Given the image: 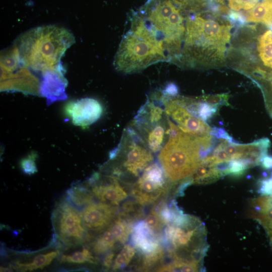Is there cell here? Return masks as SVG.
<instances>
[{
	"mask_svg": "<svg viewBox=\"0 0 272 272\" xmlns=\"http://www.w3.org/2000/svg\"><path fill=\"white\" fill-rule=\"evenodd\" d=\"M103 110L101 103L91 98L70 102L65 107V112L70 117L73 123L83 128L97 121L102 115Z\"/></svg>",
	"mask_w": 272,
	"mask_h": 272,
	"instance_id": "4fadbf2b",
	"label": "cell"
},
{
	"mask_svg": "<svg viewBox=\"0 0 272 272\" xmlns=\"http://www.w3.org/2000/svg\"><path fill=\"white\" fill-rule=\"evenodd\" d=\"M115 256V253L111 251L108 252L104 257L103 260V265L106 269H109L111 267L112 263Z\"/></svg>",
	"mask_w": 272,
	"mask_h": 272,
	"instance_id": "4dcf8cb0",
	"label": "cell"
},
{
	"mask_svg": "<svg viewBox=\"0 0 272 272\" xmlns=\"http://www.w3.org/2000/svg\"><path fill=\"white\" fill-rule=\"evenodd\" d=\"M249 217L257 221L269 236L272 247V199L264 195L254 198L250 201Z\"/></svg>",
	"mask_w": 272,
	"mask_h": 272,
	"instance_id": "9a60e30c",
	"label": "cell"
},
{
	"mask_svg": "<svg viewBox=\"0 0 272 272\" xmlns=\"http://www.w3.org/2000/svg\"><path fill=\"white\" fill-rule=\"evenodd\" d=\"M58 254V251H52L45 254H40L36 256L30 262H17L15 265V268L23 271L42 269L50 264Z\"/></svg>",
	"mask_w": 272,
	"mask_h": 272,
	"instance_id": "d6986e66",
	"label": "cell"
},
{
	"mask_svg": "<svg viewBox=\"0 0 272 272\" xmlns=\"http://www.w3.org/2000/svg\"><path fill=\"white\" fill-rule=\"evenodd\" d=\"M138 252L131 244H125L115 256L111 268L113 270H123L131 262Z\"/></svg>",
	"mask_w": 272,
	"mask_h": 272,
	"instance_id": "ffe728a7",
	"label": "cell"
},
{
	"mask_svg": "<svg viewBox=\"0 0 272 272\" xmlns=\"http://www.w3.org/2000/svg\"><path fill=\"white\" fill-rule=\"evenodd\" d=\"M175 2L180 6L185 7L187 6L192 10L193 8H195L196 6L199 3H201L203 0H174Z\"/></svg>",
	"mask_w": 272,
	"mask_h": 272,
	"instance_id": "f546056e",
	"label": "cell"
},
{
	"mask_svg": "<svg viewBox=\"0 0 272 272\" xmlns=\"http://www.w3.org/2000/svg\"><path fill=\"white\" fill-rule=\"evenodd\" d=\"M159 92L166 114L181 131L195 138L211 135L212 128L189 113L179 102L177 95H170L164 90Z\"/></svg>",
	"mask_w": 272,
	"mask_h": 272,
	"instance_id": "30bf717a",
	"label": "cell"
},
{
	"mask_svg": "<svg viewBox=\"0 0 272 272\" xmlns=\"http://www.w3.org/2000/svg\"><path fill=\"white\" fill-rule=\"evenodd\" d=\"M121 183L116 177L99 173L94 174L88 181L95 197L100 201L116 206L128 197L127 192Z\"/></svg>",
	"mask_w": 272,
	"mask_h": 272,
	"instance_id": "8fae6325",
	"label": "cell"
},
{
	"mask_svg": "<svg viewBox=\"0 0 272 272\" xmlns=\"http://www.w3.org/2000/svg\"><path fill=\"white\" fill-rule=\"evenodd\" d=\"M144 207L134 198L125 199L119 208L117 216L134 225L145 216Z\"/></svg>",
	"mask_w": 272,
	"mask_h": 272,
	"instance_id": "e0dca14e",
	"label": "cell"
},
{
	"mask_svg": "<svg viewBox=\"0 0 272 272\" xmlns=\"http://www.w3.org/2000/svg\"><path fill=\"white\" fill-rule=\"evenodd\" d=\"M144 221L149 229L162 241L163 231L167 225L154 207L145 217Z\"/></svg>",
	"mask_w": 272,
	"mask_h": 272,
	"instance_id": "603a6c76",
	"label": "cell"
},
{
	"mask_svg": "<svg viewBox=\"0 0 272 272\" xmlns=\"http://www.w3.org/2000/svg\"><path fill=\"white\" fill-rule=\"evenodd\" d=\"M185 33L176 63L197 68L222 63L231 37V25L199 14L185 17Z\"/></svg>",
	"mask_w": 272,
	"mask_h": 272,
	"instance_id": "6da1fadb",
	"label": "cell"
},
{
	"mask_svg": "<svg viewBox=\"0 0 272 272\" xmlns=\"http://www.w3.org/2000/svg\"><path fill=\"white\" fill-rule=\"evenodd\" d=\"M169 137L158 155L167 178L176 184L189 177L202 159L196 138L181 131L169 118Z\"/></svg>",
	"mask_w": 272,
	"mask_h": 272,
	"instance_id": "277c9868",
	"label": "cell"
},
{
	"mask_svg": "<svg viewBox=\"0 0 272 272\" xmlns=\"http://www.w3.org/2000/svg\"><path fill=\"white\" fill-rule=\"evenodd\" d=\"M62 67L43 72L40 84V93L47 100L48 105L67 98L65 88L67 81Z\"/></svg>",
	"mask_w": 272,
	"mask_h": 272,
	"instance_id": "5bb4252c",
	"label": "cell"
},
{
	"mask_svg": "<svg viewBox=\"0 0 272 272\" xmlns=\"http://www.w3.org/2000/svg\"><path fill=\"white\" fill-rule=\"evenodd\" d=\"M162 105L157 91L148 98L131 124L154 153L162 149L169 137V119Z\"/></svg>",
	"mask_w": 272,
	"mask_h": 272,
	"instance_id": "8992f818",
	"label": "cell"
},
{
	"mask_svg": "<svg viewBox=\"0 0 272 272\" xmlns=\"http://www.w3.org/2000/svg\"><path fill=\"white\" fill-rule=\"evenodd\" d=\"M263 168L266 169H272V156H265L261 162Z\"/></svg>",
	"mask_w": 272,
	"mask_h": 272,
	"instance_id": "1f68e13d",
	"label": "cell"
},
{
	"mask_svg": "<svg viewBox=\"0 0 272 272\" xmlns=\"http://www.w3.org/2000/svg\"><path fill=\"white\" fill-rule=\"evenodd\" d=\"M260 191L265 195L272 194V177L261 181Z\"/></svg>",
	"mask_w": 272,
	"mask_h": 272,
	"instance_id": "83f0119b",
	"label": "cell"
},
{
	"mask_svg": "<svg viewBox=\"0 0 272 272\" xmlns=\"http://www.w3.org/2000/svg\"><path fill=\"white\" fill-rule=\"evenodd\" d=\"M228 98L229 96L226 94L203 96L200 97L202 100L217 107L220 105L229 106Z\"/></svg>",
	"mask_w": 272,
	"mask_h": 272,
	"instance_id": "4316f807",
	"label": "cell"
},
{
	"mask_svg": "<svg viewBox=\"0 0 272 272\" xmlns=\"http://www.w3.org/2000/svg\"><path fill=\"white\" fill-rule=\"evenodd\" d=\"M153 152L131 126L124 130L118 146L110 154L106 166L110 174L123 183L132 184L154 162Z\"/></svg>",
	"mask_w": 272,
	"mask_h": 272,
	"instance_id": "5b68a950",
	"label": "cell"
},
{
	"mask_svg": "<svg viewBox=\"0 0 272 272\" xmlns=\"http://www.w3.org/2000/svg\"><path fill=\"white\" fill-rule=\"evenodd\" d=\"M270 197H271V198L272 199V194H271Z\"/></svg>",
	"mask_w": 272,
	"mask_h": 272,
	"instance_id": "d6a6232c",
	"label": "cell"
},
{
	"mask_svg": "<svg viewBox=\"0 0 272 272\" xmlns=\"http://www.w3.org/2000/svg\"><path fill=\"white\" fill-rule=\"evenodd\" d=\"M1 90H14L39 95L38 79L22 63L14 46L1 54Z\"/></svg>",
	"mask_w": 272,
	"mask_h": 272,
	"instance_id": "52a82bcc",
	"label": "cell"
},
{
	"mask_svg": "<svg viewBox=\"0 0 272 272\" xmlns=\"http://www.w3.org/2000/svg\"><path fill=\"white\" fill-rule=\"evenodd\" d=\"M259 0H228L229 7L233 10H249L258 2Z\"/></svg>",
	"mask_w": 272,
	"mask_h": 272,
	"instance_id": "484cf974",
	"label": "cell"
},
{
	"mask_svg": "<svg viewBox=\"0 0 272 272\" xmlns=\"http://www.w3.org/2000/svg\"><path fill=\"white\" fill-rule=\"evenodd\" d=\"M101 232L102 233L91 244L92 251L96 254L108 253L111 251L116 244H119L108 227Z\"/></svg>",
	"mask_w": 272,
	"mask_h": 272,
	"instance_id": "ac0fdd59",
	"label": "cell"
},
{
	"mask_svg": "<svg viewBox=\"0 0 272 272\" xmlns=\"http://www.w3.org/2000/svg\"><path fill=\"white\" fill-rule=\"evenodd\" d=\"M133 225L116 217L108 227L116 237L120 245L126 244L130 237Z\"/></svg>",
	"mask_w": 272,
	"mask_h": 272,
	"instance_id": "44dd1931",
	"label": "cell"
},
{
	"mask_svg": "<svg viewBox=\"0 0 272 272\" xmlns=\"http://www.w3.org/2000/svg\"><path fill=\"white\" fill-rule=\"evenodd\" d=\"M211 134L218 139H225L228 141L231 137L224 128L221 127L212 128Z\"/></svg>",
	"mask_w": 272,
	"mask_h": 272,
	"instance_id": "f1b7e54d",
	"label": "cell"
},
{
	"mask_svg": "<svg viewBox=\"0 0 272 272\" xmlns=\"http://www.w3.org/2000/svg\"><path fill=\"white\" fill-rule=\"evenodd\" d=\"M222 176L216 164L203 160L189 178L191 184H207L216 181Z\"/></svg>",
	"mask_w": 272,
	"mask_h": 272,
	"instance_id": "2e32d148",
	"label": "cell"
},
{
	"mask_svg": "<svg viewBox=\"0 0 272 272\" xmlns=\"http://www.w3.org/2000/svg\"><path fill=\"white\" fill-rule=\"evenodd\" d=\"M61 262L71 263H84L89 262L97 264L98 259L88 249L84 248L82 251H76L70 255H62L60 260Z\"/></svg>",
	"mask_w": 272,
	"mask_h": 272,
	"instance_id": "cb8c5ba5",
	"label": "cell"
},
{
	"mask_svg": "<svg viewBox=\"0 0 272 272\" xmlns=\"http://www.w3.org/2000/svg\"><path fill=\"white\" fill-rule=\"evenodd\" d=\"M118 206L105 202L93 201L86 205L82 213L85 229L102 232L106 229L117 216Z\"/></svg>",
	"mask_w": 272,
	"mask_h": 272,
	"instance_id": "7c38bea8",
	"label": "cell"
},
{
	"mask_svg": "<svg viewBox=\"0 0 272 272\" xmlns=\"http://www.w3.org/2000/svg\"><path fill=\"white\" fill-rule=\"evenodd\" d=\"M36 157L37 155L35 153H32L21 161L20 167L24 173L32 175L37 172L35 164Z\"/></svg>",
	"mask_w": 272,
	"mask_h": 272,
	"instance_id": "d4e9b609",
	"label": "cell"
},
{
	"mask_svg": "<svg viewBox=\"0 0 272 272\" xmlns=\"http://www.w3.org/2000/svg\"><path fill=\"white\" fill-rule=\"evenodd\" d=\"M66 195L69 200L77 206L87 205L92 202L94 196L91 190L82 185L72 187L67 190Z\"/></svg>",
	"mask_w": 272,
	"mask_h": 272,
	"instance_id": "7402d4cb",
	"label": "cell"
},
{
	"mask_svg": "<svg viewBox=\"0 0 272 272\" xmlns=\"http://www.w3.org/2000/svg\"><path fill=\"white\" fill-rule=\"evenodd\" d=\"M74 42L75 38L69 30L46 26L21 35L14 46L25 67L43 73L61 67L60 58Z\"/></svg>",
	"mask_w": 272,
	"mask_h": 272,
	"instance_id": "7a4b0ae2",
	"label": "cell"
},
{
	"mask_svg": "<svg viewBox=\"0 0 272 272\" xmlns=\"http://www.w3.org/2000/svg\"><path fill=\"white\" fill-rule=\"evenodd\" d=\"M173 185L159 162H153L132 184L131 194L133 198L146 206L166 197Z\"/></svg>",
	"mask_w": 272,
	"mask_h": 272,
	"instance_id": "ba28073f",
	"label": "cell"
},
{
	"mask_svg": "<svg viewBox=\"0 0 272 272\" xmlns=\"http://www.w3.org/2000/svg\"><path fill=\"white\" fill-rule=\"evenodd\" d=\"M55 234L58 239L68 246L82 243L85 228L82 214L68 200L62 199L56 205L52 216Z\"/></svg>",
	"mask_w": 272,
	"mask_h": 272,
	"instance_id": "9c48e42d",
	"label": "cell"
},
{
	"mask_svg": "<svg viewBox=\"0 0 272 272\" xmlns=\"http://www.w3.org/2000/svg\"><path fill=\"white\" fill-rule=\"evenodd\" d=\"M206 236L201 221L181 211L165 227L162 243L173 261L201 266L208 248Z\"/></svg>",
	"mask_w": 272,
	"mask_h": 272,
	"instance_id": "3957f363",
	"label": "cell"
}]
</instances>
